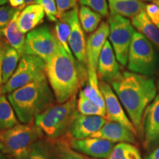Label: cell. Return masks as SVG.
I'll return each instance as SVG.
<instances>
[{"label": "cell", "instance_id": "obj_7", "mask_svg": "<svg viewBox=\"0 0 159 159\" xmlns=\"http://www.w3.org/2000/svg\"><path fill=\"white\" fill-rule=\"evenodd\" d=\"M107 22L110 28L109 41L118 62L125 66L128 64L129 49L136 30L131 21L120 15L110 14Z\"/></svg>", "mask_w": 159, "mask_h": 159}, {"label": "cell", "instance_id": "obj_33", "mask_svg": "<svg viewBox=\"0 0 159 159\" xmlns=\"http://www.w3.org/2000/svg\"><path fill=\"white\" fill-rule=\"evenodd\" d=\"M79 2L81 5L90 7L102 17H108L110 15L106 0H79Z\"/></svg>", "mask_w": 159, "mask_h": 159}, {"label": "cell", "instance_id": "obj_24", "mask_svg": "<svg viewBox=\"0 0 159 159\" xmlns=\"http://www.w3.org/2000/svg\"><path fill=\"white\" fill-rule=\"evenodd\" d=\"M21 57L19 53L9 44L5 47L2 60V85L9 80L15 72Z\"/></svg>", "mask_w": 159, "mask_h": 159}, {"label": "cell", "instance_id": "obj_13", "mask_svg": "<svg viewBox=\"0 0 159 159\" xmlns=\"http://www.w3.org/2000/svg\"><path fill=\"white\" fill-rule=\"evenodd\" d=\"M69 143L75 150L91 158L97 159H107L115 146L114 143L108 140L93 137L83 139L70 138Z\"/></svg>", "mask_w": 159, "mask_h": 159}, {"label": "cell", "instance_id": "obj_9", "mask_svg": "<svg viewBox=\"0 0 159 159\" xmlns=\"http://www.w3.org/2000/svg\"><path fill=\"white\" fill-rule=\"evenodd\" d=\"M58 46V41L49 26L41 25L26 35L24 55H34L47 62L55 54Z\"/></svg>", "mask_w": 159, "mask_h": 159}, {"label": "cell", "instance_id": "obj_19", "mask_svg": "<svg viewBox=\"0 0 159 159\" xmlns=\"http://www.w3.org/2000/svg\"><path fill=\"white\" fill-rule=\"evenodd\" d=\"M111 15L133 18L146 10V5L140 0H108Z\"/></svg>", "mask_w": 159, "mask_h": 159}, {"label": "cell", "instance_id": "obj_46", "mask_svg": "<svg viewBox=\"0 0 159 159\" xmlns=\"http://www.w3.org/2000/svg\"><path fill=\"white\" fill-rule=\"evenodd\" d=\"M87 159H97V158H87Z\"/></svg>", "mask_w": 159, "mask_h": 159}, {"label": "cell", "instance_id": "obj_37", "mask_svg": "<svg viewBox=\"0 0 159 159\" xmlns=\"http://www.w3.org/2000/svg\"><path fill=\"white\" fill-rule=\"evenodd\" d=\"M5 48L0 49V93L2 86V60L5 54Z\"/></svg>", "mask_w": 159, "mask_h": 159}, {"label": "cell", "instance_id": "obj_28", "mask_svg": "<svg viewBox=\"0 0 159 159\" xmlns=\"http://www.w3.org/2000/svg\"><path fill=\"white\" fill-rule=\"evenodd\" d=\"M77 111L80 114L87 116H99L105 117V111L99 108L94 103L85 97L82 90L80 91L77 101Z\"/></svg>", "mask_w": 159, "mask_h": 159}, {"label": "cell", "instance_id": "obj_45", "mask_svg": "<svg viewBox=\"0 0 159 159\" xmlns=\"http://www.w3.org/2000/svg\"><path fill=\"white\" fill-rule=\"evenodd\" d=\"M140 1H144V2H153V0H140Z\"/></svg>", "mask_w": 159, "mask_h": 159}, {"label": "cell", "instance_id": "obj_20", "mask_svg": "<svg viewBox=\"0 0 159 159\" xmlns=\"http://www.w3.org/2000/svg\"><path fill=\"white\" fill-rule=\"evenodd\" d=\"M130 21L136 31L144 35L156 49L159 50V30L151 21L146 11H142L136 16L131 18Z\"/></svg>", "mask_w": 159, "mask_h": 159}, {"label": "cell", "instance_id": "obj_26", "mask_svg": "<svg viewBox=\"0 0 159 159\" xmlns=\"http://www.w3.org/2000/svg\"><path fill=\"white\" fill-rule=\"evenodd\" d=\"M28 159H57L52 141L46 138L39 139L33 145Z\"/></svg>", "mask_w": 159, "mask_h": 159}, {"label": "cell", "instance_id": "obj_12", "mask_svg": "<svg viewBox=\"0 0 159 159\" xmlns=\"http://www.w3.org/2000/svg\"><path fill=\"white\" fill-rule=\"evenodd\" d=\"M99 87L105 100V119L111 122L120 123L137 136L138 133L136 128L125 114L122 103L110 84L103 81H99Z\"/></svg>", "mask_w": 159, "mask_h": 159}, {"label": "cell", "instance_id": "obj_22", "mask_svg": "<svg viewBox=\"0 0 159 159\" xmlns=\"http://www.w3.org/2000/svg\"><path fill=\"white\" fill-rule=\"evenodd\" d=\"M19 124L13 106L5 94H0V130H6Z\"/></svg>", "mask_w": 159, "mask_h": 159}, {"label": "cell", "instance_id": "obj_48", "mask_svg": "<svg viewBox=\"0 0 159 159\" xmlns=\"http://www.w3.org/2000/svg\"><path fill=\"white\" fill-rule=\"evenodd\" d=\"M78 1H79V0H78Z\"/></svg>", "mask_w": 159, "mask_h": 159}, {"label": "cell", "instance_id": "obj_38", "mask_svg": "<svg viewBox=\"0 0 159 159\" xmlns=\"http://www.w3.org/2000/svg\"><path fill=\"white\" fill-rule=\"evenodd\" d=\"M144 159H159V147L149 153Z\"/></svg>", "mask_w": 159, "mask_h": 159}, {"label": "cell", "instance_id": "obj_27", "mask_svg": "<svg viewBox=\"0 0 159 159\" xmlns=\"http://www.w3.org/2000/svg\"><path fill=\"white\" fill-rule=\"evenodd\" d=\"M107 159H142L134 144L122 142L115 145Z\"/></svg>", "mask_w": 159, "mask_h": 159}, {"label": "cell", "instance_id": "obj_30", "mask_svg": "<svg viewBox=\"0 0 159 159\" xmlns=\"http://www.w3.org/2000/svg\"><path fill=\"white\" fill-rule=\"evenodd\" d=\"M82 91L85 97H87L91 102L94 103L99 108L105 111V100L100 91V89H99V88H95V87L91 86L87 83Z\"/></svg>", "mask_w": 159, "mask_h": 159}, {"label": "cell", "instance_id": "obj_32", "mask_svg": "<svg viewBox=\"0 0 159 159\" xmlns=\"http://www.w3.org/2000/svg\"><path fill=\"white\" fill-rule=\"evenodd\" d=\"M33 4H38L42 7L46 16L49 21L57 22L59 20L58 11L55 0H35Z\"/></svg>", "mask_w": 159, "mask_h": 159}, {"label": "cell", "instance_id": "obj_39", "mask_svg": "<svg viewBox=\"0 0 159 159\" xmlns=\"http://www.w3.org/2000/svg\"><path fill=\"white\" fill-rule=\"evenodd\" d=\"M7 45L8 43L7 42L5 39H4V37H0V49L5 48Z\"/></svg>", "mask_w": 159, "mask_h": 159}, {"label": "cell", "instance_id": "obj_16", "mask_svg": "<svg viewBox=\"0 0 159 159\" xmlns=\"http://www.w3.org/2000/svg\"><path fill=\"white\" fill-rule=\"evenodd\" d=\"M145 148H150L159 142V94L148 105L143 118Z\"/></svg>", "mask_w": 159, "mask_h": 159}, {"label": "cell", "instance_id": "obj_29", "mask_svg": "<svg viewBox=\"0 0 159 159\" xmlns=\"http://www.w3.org/2000/svg\"><path fill=\"white\" fill-rule=\"evenodd\" d=\"M70 25L66 21L63 19H59L55 25V35L60 44H61L66 52L72 57L75 59L72 52L71 51L69 45V38L70 35Z\"/></svg>", "mask_w": 159, "mask_h": 159}, {"label": "cell", "instance_id": "obj_35", "mask_svg": "<svg viewBox=\"0 0 159 159\" xmlns=\"http://www.w3.org/2000/svg\"><path fill=\"white\" fill-rule=\"evenodd\" d=\"M146 13L152 23L159 30V7L156 4L146 5Z\"/></svg>", "mask_w": 159, "mask_h": 159}, {"label": "cell", "instance_id": "obj_34", "mask_svg": "<svg viewBox=\"0 0 159 159\" xmlns=\"http://www.w3.org/2000/svg\"><path fill=\"white\" fill-rule=\"evenodd\" d=\"M58 11V19L66 12L70 11L77 6V0H55Z\"/></svg>", "mask_w": 159, "mask_h": 159}, {"label": "cell", "instance_id": "obj_11", "mask_svg": "<svg viewBox=\"0 0 159 159\" xmlns=\"http://www.w3.org/2000/svg\"><path fill=\"white\" fill-rule=\"evenodd\" d=\"M59 19L65 20L70 25L71 31L69 38V47L77 63L82 66L87 67L86 41L84 31L80 22L79 8L77 5L70 11L66 12Z\"/></svg>", "mask_w": 159, "mask_h": 159}, {"label": "cell", "instance_id": "obj_21", "mask_svg": "<svg viewBox=\"0 0 159 159\" xmlns=\"http://www.w3.org/2000/svg\"><path fill=\"white\" fill-rule=\"evenodd\" d=\"M21 11H18L15 16L4 31V38L11 47L14 48L21 56L24 55V48L26 36L25 34L20 30L18 25V17Z\"/></svg>", "mask_w": 159, "mask_h": 159}, {"label": "cell", "instance_id": "obj_36", "mask_svg": "<svg viewBox=\"0 0 159 159\" xmlns=\"http://www.w3.org/2000/svg\"><path fill=\"white\" fill-rule=\"evenodd\" d=\"M10 5L18 10H23L25 7V0H9Z\"/></svg>", "mask_w": 159, "mask_h": 159}, {"label": "cell", "instance_id": "obj_42", "mask_svg": "<svg viewBox=\"0 0 159 159\" xmlns=\"http://www.w3.org/2000/svg\"><path fill=\"white\" fill-rule=\"evenodd\" d=\"M9 0H0V7L1 6H3V5H5L8 2Z\"/></svg>", "mask_w": 159, "mask_h": 159}, {"label": "cell", "instance_id": "obj_47", "mask_svg": "<svg viewBox=\"0 0 159 159\" xmlns=\"http://www.w3.org/2000/svg\"><path fill=\"white\" fill-rule=\"evenodd\" d=\"M0 94H1V93H0Z\"/></svg>", "mask_w": 159, "mask_h": 159}, {"label": "cell", "instance_id": "obj_41", "mask_svg": "<svg viewBox=\"0 0 159 159\" xmlns=\"http://www.w3.org/2000/svg\"><path fill=\"white\" fill-rule=\"evenodd\" d=\"M0 159H11L8 156H6V155L3 154L2 152H0Z\"/></svg>", "mask_w": 159, "mask_h": 159}, {"label": "cell", "instance_id": "obj_8", "mask_svg": "<svg viewBox=\"0 0 159 159\" xmlns=\"http://www.w3.org/2000/svg\"><path fill=\"white\" fill-rule=\"evenodd\" d=\"M45 69L46 62L43 60L34 55H22L15 72L2 86L1 94H8L38 79L47 77Z\"/></svg>", "mask_w": 159, "mask_h": 159}, {"label": "cell", "instance_id": "obj_17", "mask_svg": "<svg viewBox=\"0 0 159 159\" xmlns=\"http://www.w3.org/2000/svg\"><path fill=\"white\" fill-rule=\"evenodd\" d=\"M136 135L119 122L108 121L103 127L91 137L102 139L113 143L125 142L136 144Z\"/></svg>", "mask_w": 159, "mask_h": 159}, {"label": "cell", "instance_id": "obj_40", "mask_svg": "<svg viewBox=\"0 0 159 159\" xmlns=\"http://www.w3.org/2000/svg\"><path fill=\"white\" fill-rule=\"evenodd\" d=\"M35 0H25V7L27 5H32V4H33L35 2Z\"/></svg>", "mask_w": 159, "mask_h": 159}, {"label": "cell", "instance_id": "obj_23", "mask_svg": "<svg viewBox=\"0 0 159 159\" xmlns=\"http://www.w3.org/2000/svg\"><path fill=\"white\" fill-rule=\"evenodd\" d=\"M102 16L90 7L81 5L79 9V19L83 31L92 33L102 23Z\"/></svg>", "mask_w": 159, "mask_h": 159}, {"label": "cell", "instance_id": "obj_25", "mask_svg": "<svg viewBox=\"0 0 159 159\" xmlns=\"http://www.w3.org/2000/svg\"><path fill=\"white\" fill-rule=\"evenodd\" d=\"M69 135L56 140H52L57 159H87L71 147Z\"/></svg>", "mask_w": 159, "mask_h": 159}, {"label": "cell", "instance_id": "obj_2", "mask_svg": "<svg viewBox=\"0 0 159 159\" xmlns=\"http://www.w3.org/2000/svg\"><path fill=\"white\" fill-rule=\"evenodd\" d=\"M45 72L58 104L76 95L89 81L87 67L80 65L60 43L55 54L46 62Z\"/></svg>", "mask_w": 159, "mask_h": 159}, {"label": "cell", "instance_id": "obj_10", "mask_svg": "<svg viewBox=\"0 0 159 159\" xmlns=\"http://www.w3.org/2000/svg\"><path fill=\"white\" fill-rule=\"evenodd\" d=\"M110 28L107 21H102L96 31L89 35L86 41L87 69H88V84L95 88H99L97 77V66L99 55L102 50L107 39L109 36Z\"/></svg>", "mask_w": 159, "mask_h": 159}, {"label": "cell", "instance_id": "obj_6", "mask_svg": "<svg viewBox=\"0 0 159 159\" xmlns=\"http://www.w3.org/2000/svg\"><path fill=\"white\" fill-rule=\"evenodd\" d=\"M128 68L131 72L150 77L156 75L159 69V55L156 48L136 30L129 49Z\"/></svg>", "mask_w": 159, "mask_h": 159}, {"label": "cell", "instance_id": "obj_44", "mask_svg": "<svg viewBox=\"0 0 159 159\" xmlns=\"http://www.w3.org/2000/svg\"><path fill=\"white\" fill-rule=\"evenodd\" d=\"M157 90H158L159 92V80L158 81V83H157Z\"/></svg>", "mask_w": 159, "mask_h": 159}, {"label": "cell", "instance_id": "obj_15", "mask_svg": "<svg viewBox=\"0 0 159 159\" xmlns=\"http://www.w3.org/2000/svg\"><path fill=\"white\" fill-rule=\"evenodd\" d=\"M120 73V66L110 41L107 40L99 55L97 77L99 81L111 83Z\"/></svg>", "mask_w": 159, "mask_h": 159}, {"label": "cell", "instance_id": "obj_43", "mask_svg": "<svg viewBox=\"0 0 159 159\" xmlns=\"http://www.w3.org/2000/svg\"><path fill=\"white\" fill-rule=\"evenodd\" d=\"M152 3L156 4V5H158L159 7V0H153V2H152Z\"/></svg>", "mask_w": 159, "mask_h": 159}, {"label": "cell", "instance_id": "obj_3", "mask_svg": "<svg viewBox=\"0 0 159 159\" xmlns=\"http://www.w3.org/2000/svg\"><path fill=\"white\" fill-rule=\"evenodd\" d=\"M7 99L22 124L33 123L36 116L56 101L47 77L13 91L7 94Z\"/></svg>", "mask_w": 159, "mask_h": 159}, {"label": "cell", "instance_id": "obj_14", "mask_svg": "<svg viewBox=\"0 0 159 159\" xmlns=\"http://www.w3.org/2000/svg\"><path fill=\"white\" fill-rule=\"evenodd\" d=\"M108 122L105 117L87 116L77 112L75 115L68 135L72 139H83L91 137Z\"/></svg>", "mask_w": 159, "mask_h": 159}, {"label": "cell", "instance_id": "obj_31", "mask_svg": "<svg viewBox=\"0 0 159 159\" xmlns=\"http://www.w3.org/2000/svg\"><path fill=\"white\" fill-rule=\"evenodd\" d=\"M18 11L20 10L16 9L8 5L0 7V37H4V31Z\"/></svg>", "mask_w": 159, "mask_h": 159}, {"label": "cell", "instance_id": "obj_18", "mask_svg": "<svg viewBox=\"0 0 159 159\" xmlns=\"http://www.w3.org/2000/svg\"><path fill=\"white\" fill-rule=\"evenodd\" d=\"M45 13L41 5L32 4L20 12L18 17V25L22 33H30L39 27L43 21Z\"/></svg>", "mask_w": 159, "mask_h": 159}, {"label": "cell", "instance_id": "obj_4", "mask_svg": "<svg viewBox=\"0 0 159 159\" xmlns=\"http://www.w3.org/2000/svg\"><path fill=\"white\" fill-rule=\"evenodd\" d=\"M77 94L61 104L53 105L36 116L34 124L43 136L56 140L66 136L77 114Z\"/></svg>", "mask_w": 159, "mask_h": 159}, {"label": "cell", "instance_id": "obj_1", "mask_svg": "<svg viewBox=\"0 0 159 159\" xmlns=\"http://www.w3.org/2000/svg\"><path fill=\"white\" fill-rule=\"evenodd\" d=\"M111 84L139 134L142 131L145 111L156 97L157 85L155 79L125 71Z\"/></svg>", "mask_w": 159, "mask_h": 159}, {"label": "cell", "instance_id": "obj_5", "mask_svg": "<svg viewBox=\"0 0 159 159\" xmlns=\"http://www.w3.org/2000/svg\"><path fill=\"white\" fill-rule=\"evenodd\" d=\"M45 138L33 123L18 124L0 132V152L11 159H28L33 145Z\"/></svg>", "mask_w": 159, "mask_h": 159}]
</instances>
